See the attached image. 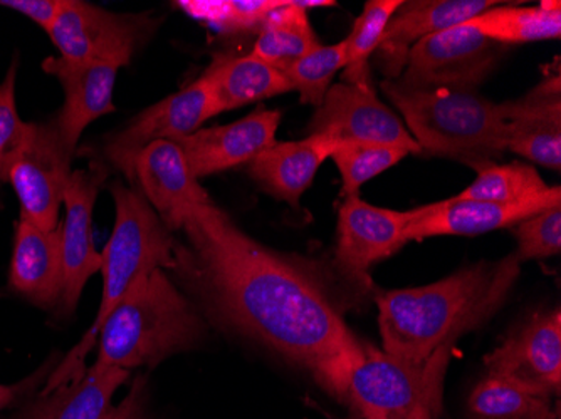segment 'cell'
<instances>
[{"label":"cell","mask_w":561,"mask_h":419,"mask_svg":"<svg viewBox=\"0 0 561 419\" xmlns=\"http://www.w3.org/2000/svg\"><path fill=\"white\" fill-rule=\"evenodd\" d=\"M173 270L187 280L222 323L311 373L333 395L364 349L323 287L296 261L252 241L219 207L187 208Z\"/></svg>","instance_id":"cell-1"},{"label":"cell","mask_w":561,"mask_h":419,"mask_svg":"<svg viewBox=\"0 0 561 419\" xmlns=\"http://www.w3.org/2000/svg\"><path fill=\"white\" fill-rule=\"evenodd\" d=\"M522 269L516 254L479 261L417 289L381 292L377 299L383 352L422 362L462 334L488 323L512 292Z\"/></svg>","instance_id":"cell-2"},{"label":"cell","mask_w":561,"mask_h":419,"mask_svg":"<svg viewBox=\"0 0 561 419\" xmlns=\"http://www.w3.org/2000/svg\"><path fill=\"white\" fill-rule=\"evenodd\" d=\"M206 323L165 270L145 273L112 309L98 333V370L156 368L201 342Z\"/></svg>","instance_id":"cell-3"},{"label":"cell","mask_w":561,"mask_h":419,"mask_svg":"<svg viewBox=\"0 0 561 419\" xmlns=\"http://www.w3.org/2000/svg\"><path fill=\"white\" fill-rule=\"evenodd\" d=\"M112 194L116 205V222L112 237L101 254L103 295L100 311L80 345L53 371L41 395L83 376L87 371L84 361L96 345L101 324L105 323L112 309L141 276L157 269L173 270L175 267L176 241L153 207L148 205L145 195L119 182L113 185Z\"/></svg>","instance_id":"cell-4"},{"label":"cell","mask_w":561,"mask_h":419,"mask_svg":"<svg viewBox=\"0 0 561 419\" xmlns=\"http://www.w3.org/2000/svg\"><path fill=\"white\" fill-rule=\"evenodd\" d=\"M421 153L457 160L478 170L506 151V121L497 104L471 90H407L381 83Z\"/></svg>","instance_id":"cell-5"},{"label":"cell","mask_w":561,"mask_h":419,"mask_svg":"<svg viewBox=\"0 0 561 419\" xmlns=\"http://www.w3.org/2000/svg\"><path fill=\"white\" fill-rule=\"evenodd\" d=\"M454 346H443L425 361L409 362L364 342L333 396L362 419H440Z\"/></svg>","instance_id":"cell-6"},{"label":"cell","mask_w":561,"mask_h":419,"mask_svg":"<svg viewBox=\"0 0 561 419\" xmlns=\"http://www.w3.org/2000/svg\"><path fill=\"white\" fill-rule=\"evenodd\" d=\"M501 50L469 25H456L414 44L396 83L407 90L472 91L496 68Z\"/></svg>","instance_id":"cell-7"},{"label":"cell","mask_w":561,"mask_h":419,"mask_svg":"<svg viewBox=\"0 0 561 419\" xmlns=\"http://www.w3.org/2000/svg\"><path fill=\"white\" fill-rule=\"evenodd\" d=\"M72 154L75 151L66 147L55 123L27 126L9 166V182L21 201V219L43 230L58 229Z\"/></svg>","instance_id":"cell-8"},{"label":"cell","mask_w":561,"mask_h":419,"mask_svg":"<svg viewBox=\"0 0 561 419\" xmlns=\"http://www.w3.org/2000/svg\"><path fill=\"white\" fill-rule=\"evenodd\" d=\"M484 364L488 377L543 398L560 395V309L535 314L523 326L516 327L503 345L484 358Z\"/></svg>","instance_id":"cell-9"},{"label":"cell","mask_w":561,"mask_h":419,"mask_svg":"<svg viewBox=\"0 0 561 419\" xmlns=\"http://www.w3.org/2000/svg\"><path fill=\"white\" fill-rule=\"evenodd\" d=\"M310 135L339 141L392 144L421 153L409 129L375 96L374 88L340 83L330 86L310 121Z\"/></svg>","instance_id":"cell-10"},{"label":"cell","mask_w":561,"mask_h":419,"mask_svg":"<svg viewBox=\"0 0 561 419\" xmlns=\"http://www.w3.org/2000/svg\"><path fill=\"white\" fill-rule=\"evenodd\" d=\"M46 33L62 59L106 62L118 68L130 62L138 37L134 19L112 14L80 0H62Z\"/></svg>","instance_id":"cell-11"},{"label":"cell","mask_w":561,"mask_h":419,"mask_svg":"<svg viewBox=\"0 0 561 419\" xmlns=\"http://www.w3.org/2000/svg\"><path fill=\"white\" fill-rule=\"evenodd\" d=\"M209 94L201 80L145 109L106 144L110 162L134 179L138 154L157 141H176L198 131L213 118Z\"/></svg>","instance_id":"cell-12"},{"label":"cell","mask_w":561,"mask_h":419,"mask_svg":"<svg viewBox=\"0 0 561 419\" xmlns=\"http://www.w3.org/2000/svg\"><path fill=\"white\" fill-rule=\"evenodd\" d=\"M561 205V188L548 187L541 194L518 201H440L419 207L414 220L405 230V241L440 237V235H479L506 226H516L523 220L548 208Z\"/></svg>","instance_id":"cell-13"},{"label":"cell","mask_w":561,"mask_h":419,"mask_svg":"<svg viewBox=\"0 0 561 419\" xmlns=\"http://www.w3.org/2000/svg\"><path fill=\"white\" fill-rule=\"evenodd\" d=\"M417 208L396 212L374 207L358 195L345 197L339 212L336 267L348 277H364L377 261L386 260L407 244L405 230Z\"/></svg>","instance_id":"cell-14"},{"label":"cell","mask_w":561,"mask_h":419,"mask_svg":"<svg viewBox=\"0 0 561 419\" xmlns=\"http://www.w3.org/2000/svg\"><path fill=\"white\" fill-rule=\"evenodd\" d=\"M280 113H252L232 125L198 129L176 141L195 179L232 166L251 163L257 154L276 144Z\"/></svg>","instance_id":"cell-15"},{"label":"cell","mask_w":561,"mask_h":419,"mask_svg":"<svg viewBox=\"0 0 561 419\" xmlns=\"http://www.w3.org/2000/svg\"><path fill=\"white\" fill-rule=\"evenodd\" d=\"M103 175L96 170H78L69 176L65 191L66 219L62 235V292L61 305L66 314H72L80 302L84 286L93 273L101 270V255L96 254L91 233L94 201L100 191Z\"/></svg>","instance_id":"cell-16"},{"label":"cell","mask_w":561,"mask_h":419,"mask_svg":"<svg viewBox=\"0 0 561 419\" xmlns=\"http://www.w3.org/2000/svg\"><path fill=\"white\" fill-rule=\"evenodd\" d=\"M497 108L506 121V150L547 168L560 170L561 86L558 72L522 100L497 104Z\"/></svg>","instance_id":"cell-17"},{"label":"cell","mask_w":561,"mask_h":419,"mask_svg":"<svg viewBox=\"0 0 561 419\" xmlns=\"http://www.w3.org/2000/svg\"><path fill=\"white\" fill-rule=\"evenodd\" d=\"M43 68L47 74L58 78L65 90V106L55 126L66 147L75 151L91 121L115 112L113 88L119 68L106 62H75L62 58H47Z\"/></svg>","instance_id":"cell-18"},{"label":"cell","mask_w":561,"mask_h":419,"mask_svg":"<svg viewBox=\"0 0 561 419\" xmlns=\"http://www.w3.org/2000/svg\"><path fill=\"white\" fill-rule=\"evenodd\" d=\"M135 176L144 188L145 198L169 230L187 208L210 201L198 179L192 176L181 148L173 141H157L145 148L135 163Z\"/></svg>","instance_id":"cell-19"},{"label":"cell","mask_w":561,"mask_h":419,"mask_svg":"<svg viewBox=\"0 0 561 419\" xmlns=\"http://www.w3.org/2000/svg\"><path fill=\"white\" fill-rule=\"evenodd\" d=\"M494 0H419L403 2L387 24L378 49L386 55L389 71L399 75L414 44L440 31L453 30L494 8ZM389 72V74H390Z\"/></svg>","instance_id":"cell-20"},{"label":"cell","mask_w":561,"mask_h":419,"mask_svg":"<svg viewBox=\"0 0 561 419\" xmlns=\"http://www.w3.org/2000/svg\"><path fill=\"white\" fill-rule=\"evenodd\" d=\"M9 282L15 292L41 307L61 301V226L43 230L27 220H19Z\"/></svg>","instance_id":"cell-21"},{"label":"cell","mask_w":561,"mask_h":419,"mask_svg":"<svg viewBox=\"0 0 561 419\" xmlns=\"http://www.w3.org/2000/svg\"><path fill=\"white\" fill-rule=\"evenodd\" d=\"M336 144L339 141L327 135L276 143L249 163V172L271 195L296 208L306 188L313 183L321 163L330 159Z\"/></svg>","instance_id":"cell-22"},{"label":"cell","mask_w":561,"mask_h":419,"mask_svg":"<svg viewBox=\"0 0 561 419\" xmlns=\"http://www.w3.org/2000/svg\"><path fill=\"white\" fill-rule=\"evenodd\" d=\"M201 81L209 94L214 116L293 91L283 72L252 55L217 58L206 74L201 75Z\"/></svg>","instance_id":"cell-23"},{"label":"cell","mask_w":561,"mask_h":419,"mask_svg":"<svg viewBox=\"0 0 561 419\" xmlns=\"http://www.w3.org/2000/svg\"><path fill=\"white\" fill-rule=\"evenodd\" d=\"M128 377V371L93 365L78 380L41 395L22 419H110L115 393Z\"/></svg>","instance_id":"cell-24"},{"label":"cell","mask_w":561,"mask_h":419,"mask_svg":"<svg viewBox=\"0 0 561 419\" xmlns=\"http://www.w3.org/2000/svg\"><path fill=\"white\" fill-rule=\"evenodd\" d=\"M465 24L501 46L558 39L561 34V4L554 0L533 8L494 5Z\"/></svg>","instance_id":"cell-25"},{"label":"cell","mask_w":561,"mask_h":419,"mask_svg":"<svg viewBox=\"0 0 561 419\" xmlns=\"http://www.w3.org/2000/svg\"><path fill=\"white\" fill-rule=\"evenodd\" d=\"M320 46L305 9L285 0L261 25L251 55L285 74L296 61Z\"/></svg>","instance_id":"cell-26"},{"label":"cell","mask_w":561,"mask_h":419,"mask_svg":"<svg viewBox=\"0 0 561 419\" xmlns=\"http://www.w3.org/2000/svg\"><path fill=\"white\" fill-rule=\"evenodd\" d=\"M468 408L471 419H558L550 398L488 376L472 391Z\"/></svg>","instance_id":"cell-27"},{"label":"cell","mask_w":561,"mask_h":419,"mask_svg":"<svg viewBox=\"0 0 561 419\" xmlns=\"http://www.w3.org/2000/svg\"><path fill=\"white\" fill-rule=\"evenodd\" d=\"M547 188L548 185L541 179L540 173L525 163H488L479 166L478 178L465 191L453 197V200L507 203L541 194Z\"/></svg>","instance_id":"cell-28"},{"label":"cell","mask_w":561,"mask_h":419,"mask_svg":"<svg viewBox=\"0 0 561 419\" xmlns=\"http://www.w3.org/2000/svg\"><path fill=\"white\" fill-rule=\"evenodd\" d=\"M402 0H370L360 18L356 19L352 34L346 37L345 80L350 84L371 86L368 59L380 46L381 36Z\"/></svg>","instance_id":"cell-29"},{"label":"cell","mask_w":561,"mask_h":419,"mask_svg":"<svg viewBox=\"0 0 561 419\" xmlns=\"http://www.w3.org/2000/svg\"><path fill=\"white\" fill-rule=\"evenodd\" d=\"M412 154L392 144L340 141L330 159L339 166L343 179V197L358 195L362 185Z\"/></svg>","instance_id":"cell-30"},{"label":"cell","mask_w":561,"mask_h":419,"mask_svg":"<svg viewBox=\"0 0 561 419\" xmlns=\"http://www.w3.org/2000/svg\"><path fill=\"white\" fill-rule=\"evenodd\" d=\"M285 0H182L176 2L191 18L224 34L261 30L267 15Z\"/></svg>","instance_id":"cell-31"},{"label":"cell","mask_w":561,"mask_h":419,"mask_svg":"<svg viewBox=\"0 0 561 419\" xmlns=\"http://www.w3.org/2000/svg\"><path fill=\"white\" fill-rule=\"evenodd\" d=\"M346 66V43L318 46L305 58L286 69L285 75L293 90L298 91L301 103L320 106L330 90L331 80Z\"/></svg>","instance_id":"cell-32"},{"label":"cell","mask_w":561,"mask_h":419,"mask_svg":"<svg viewBox=\"0 0 561 419\" xmlns=\"http://www.w3.org/2000/svg\"><path fill=\"white\" fill-rule=\"evenodd\" d=\"M519 261L557 255L561 251V205L523 220L515 229Z\"/></svg>","instance_id":"cell-33"},{"label":"cell","mask_w":561,"mask_h":419,"mask_svg":"<svg viewBox=\"0 0 561 419\" xmlns=\"http://www.w3.org/2000/svg\"><path fill=\"white\" fill-rule=\"evenodd\" d=\"M15 71L18 61L12 62L0 84V183L9 182V166L30 126L21 121L15 108Z\"/></svg>","instance_id":"cell-34"},{"label":"cell","mask_w":561,"mask_h":419,"mask_svg":"<svg viewBox=\"0 0 561 419\" xmlns=\"http://www.w3.org/2000/svg\"><path fill=\"white\" fill-rule=\"evenodd\" d=\"M61 2L62 0H0V5L27 15L41 27H44V31H47L55 22L56 15L61 9Z\"/></svg>","instance_id":"cell-35"},{"label":"cell","mask_w":561,"mask_h":419,"mask_svg":"<svg viewBox=\"0 0 561 419\" xmlns=\"http://www.w3.org/2000/svg\"><path fill=\"white\" fill-rule=\"evenodd\" d=\"M145 383L144 380H138L110 419H145Z\"/></svg>","instance_id":"cell-36"},{"label":"cell","mask_w":561,"mask_h":419,"mask_svg":"<svg viewBox=\"0 0 561 419\" xmlns=\"http://www.w3.org/2000/svg\"><path fill=\"white\" fill-rule=\"evenodd\" d=\"M22 386L24 384H21V386H4V384H0V411H4L12 401L18 399Z\"/></svg>","instance_id":"cell-37"},{"label":"cell","mask_w":561,"mask_h":419,"mask_svg":"<svg viewBox=\"0 0 561 419\" xmlns=\"http://www.w3.org/2000/svg\"><path fill=\"white\" fill-rule=\"evenodd\" d=\"M350 419H362L360 416L356 415V412L352 411V416H350Z\"/></svg>","instance_id":"cell-38"}]
</instances>
